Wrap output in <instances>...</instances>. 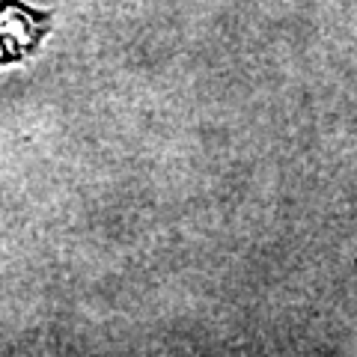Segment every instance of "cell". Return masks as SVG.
<instances>
[{
  "mask_svg": "<svg viewBox=\"0 0 357 357\" xmlns=\"http://www.w3.org/2000/svg\"><path fill=\"white\" fill-rule=\"evenodd\" d=\"M48 27L51 15L27 9L18 0L0 3V63H15L33 54Z\"/></svg>",
  "mask_w": 357,
  "mask_h": 357,
  "instance_id": "obj_1",
  "label": "cell"
}]
</instances>
